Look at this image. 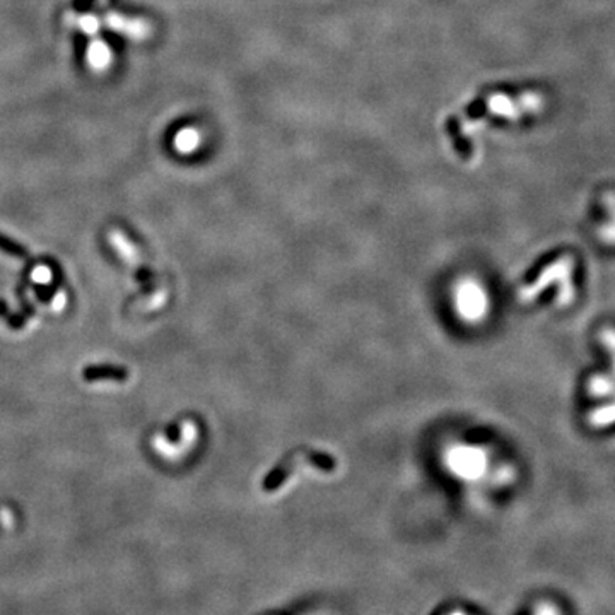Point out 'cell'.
I'll return each instance as SVG.
<instances>
[{"mask_svg":"<svg viewBox=\"0 0 615 615\" xmlns=\"http://www.w3.org/2000/svg\"><path fill=\"white\" fill-rule=\"evenodd\" d=\"M199 134H196V130H194V128H185V130L179 132L177 139H174V145H177L179 152H194V149L199 145Z\"/></svg>","mask_w":615,"mask_h":615,"instance_id":"obj_4","label":"cell"},{"mask_svg":"<svg viewBox=\"0 0 615 615\" xmlns=\"http://www.w3.org/2000/svg\"><path fill=\"white\" fill-rule=\"evenodd\" d=\"M0 248H2V250H6L7 253H12V255H23V251H21L19 248H17L16 245H12V243L6 241V239H4V238H0Z\"/></svg>","mask_w":615,"mask_h":615,"instance_id":"obj_7","label":"cell"},{"mask_svg":"<svg viewBox=\"0 0 615 615\" xmlns=\"http://www.w3.org/2000/svg\"><path fill=\"white\" fill-rule=\"evenodd\" d=\"M108 2H110V0H94V4H96V6L100 7V9L108 6Z\"/></svg>","mask_w":615,"mask_h":615,"instance_id":"obj_8","label":"cell"},{"mask_svg":"<svg viewBox=\"0 0 615 615\" xmlns=\"http://www.w3.org/2000/svg\"><path fill=\"white\" fill-rule=\"evenodd\" d=\"M450 615H465L463 612H453V614H450Z\"/></svg>","mask_w":615,"mask_h":615,"instance_id":"obj_9","label":"cell"},{"mask_svg":"<svg viewBox=\"0 0 615 615\" xmlns=\"http://www.w3.org/2000/svg\"><path fill=\"white\" fill-rule=\"evenodd\" d=\"M106 24L113 31L125 34V36L132 38V40H144L151 34V26L145 23L144 19H132V17L120 16L117 12L106 16Z\"/></svg>","mask_w":615,"mask_h":615,"instance_id":"obj_2","label":"cell"},{"mask_svg":"<svg viewBox=\"0 0 615 615\" xmlns=\"http://www.w3.org/2000/svg\"><path fill=\"white\" fill-rule=\"evenodd\" d=\"M89 63L98 70H102L111 62V50L102 40H96L89 45L88 50Z\"/></svg>","mask_w":615,"mask_h":615,"instance_id":"obj_3","label":"cell"},{"mask_svg":"<svg viewBox=\"0 0 615 615\" xmlns=\"http://www.w3.org/2000/svg\"><path fill=\"white\" fill-rule=\"evenodd\" d=\"M67 23L72 24L77 29H83L84 33H96L98 26H100V21L96 19L94 16H83V17H74V19H68L67 17Z\"/></svg>","mask_w":615,"mask_h":615,"instance_id":"obj_5","label":"cell"},{"mask_svg":"<svg viewBox=\"0 0 615 615\" xmlns=\"http://www.w3.org/2000/svg\"><path fill=\"white\" fill-rule=\"evenodd\" d=\"M535 615H561V612L552 604H540L537 606Z\"/></svg>","mask_w":615,"mask_h":615,"instance_id":"obj_6","label":"cell"},{"mask_svg":"<svg viewBox=\"0 0 615 615\" xmlns=\"http://www.w3.org/2000/svg\"><path fill=\"white\" fill-rule=\"evenodd\" d=\"M299 458H301V463L303 461H305V463H308V461H310V463H315L316 467L320 468V472H325V473H330L337 468V463L335 460H333V456L327 455V453L308 450V448L294 450L280 461L279 467L268 473L263 482V489L267 490V493H273V490L280 489V487L289 480V477L294 473V465H299Z\"/></svg>","mask_w":615,"mask_h":615,"instance_id":"obj_1","label":"cell"}]
</instances>
